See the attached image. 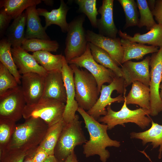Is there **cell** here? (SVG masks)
Segmentation results:
<instances>
[{
	"label": "cell",
	"mask_w": 162,
	"mask_h": 162,
	"mask_svg": "<svg viewBox=\"0 0 162 162\" xmlns=\"http://www.w3.org/2000/svg\"><path fill=\"white\" fill-rule=\"evenodd\" d=\"M74 73L75 98L79 107L90 110L98 98L100 93L93 76L86 69H80L74 64H69Z\"/></svg>",
	"instance_id": "cell-3"
},
{
	"label": "cell",
	"mask_w": 162,
	"mask_h": 162,
	"mask_svg": "<svg viewBox=\"0 0 162 162\" xmlns=\"http://www.w3.org/2000/svg\"><path fill=\"white\" fill-rule=\"evenodd\" d=\"M12 19L11 17L8 15L3 8L0 11V35L2 37L9 27L10 23Z\"/></svg>",
	"instance_id": "cell-39"
},
{
	"label": "cell",
	"mask_w": 162,
	"mask_h": 162,
	"mask_svg": "<svg viewBox=\"0 0 162 162\" xmlns=\"http://www.w3.org/2000/svg\"><path fill=\"white\" fill-rule=\"evenodd\" d=\"M49 155L39 146L27 151L26 158L32 162H44Z\"/></svg>",
	"instance_id": "cell-38"
},
{
	"label": "cell",
	"mask_w": 162,
	"mask_h": 162,
	"mask_svg": "<svg viewBox=\"0 0 162 162\" xmlns=\"http://www.w3.org/2000/svg\"><path fill=\"white\" fill-rule=\"evenodd\" d=\"M49 128L40 118H30L18 124L7 148L27 152L39 145Z\"/></svg>",
	"instance_id": "cell-2"
},
{
	"label": "cell",
	"mask_w": 162,
	"mask_h": 162,
	"mask_svg": "<svg viewBox=\"0 0 162 162\" xmlns=\"http://www.w3.org/2000/svg\"><path fill=\"white\" fill-rule=\"evenodd\" d=\"M44 162H59L54 155H49Z\"/></svg>",
	"instance_id": "cell-42"
},
{
	"label": "cell",
	"mask_w": 162,
	"mask_h": 162,
	"mask_svg": "<svg viewBox=\"0 0 162 162\" xmlns=\"http://www.w3.org/2000/svg\"><path fill=\"white\" fill-rule=\"evenodd\" d=\"M81 121L76 114L74 119L63 128L54 149V155L59 162H64L74 152L75 148L87 141L82 128Z\"/></svg>",
	"instance_id": "cell-4"
},
{
	"label": "cell",
	"mask_w": 162,
	"mask_h": 162,
	"mask_svg": "<svg viewBox=\"0 0 162 162\" xmlns=\"http://www.w3.org/2000/svg\"><path fill=\"white\" fill-rule=\"evenodd\" d=\"M126 91L124 78L116 75L109 85L101 86L99 97L94 106L86 112L98 121L101 116L106 114V106L115 102H124V97L122 94H125Z\"/></svg>",
	"instance_id": "cell-7"
},
{
	"label": "cell",
	"mask_w": 162,
	"mask_h": 162,
	"mask_svg": "<svg viewBox=\"0 0 162 162\" xmlns=\"http://www.w3.org/2000/svg\"><path fill=\"white\" fill-rule=\"evenodd\" d=\"M21 47L28 52L39 51L56 52L59 47V44L56 40L32 38L26 39Z\"/></svg>",
	"instance_id": "cell-31"
},
{
	"label": "cell",
	"mask_w": 162,
	"mask_h": 162,
	"mask_svg": "<svg viewBox=\"0 0 162 162\" xmlns=\"http://www.w3.org/2000/svg\"><path fill=\"white\" fill-rule=\"evenodd\" d=\"M40 0H2L0 8H3L7 14L14 19L21 14L28 7L41 3Z\"/></svg>",
	"instance_id": "cell-28"
},
{
	"label": "cell",
	"mask_w": 162,
	"mask_h": 162,
	"mask_svg": "<svg viewBox=\"0 0 162 162\" xmlns=\"http://www.w3.org/2000/svg\"><path fill=\"white\" fill-rule=\"evenodd\" d=\"M75 2L79 6V11L86 15L92 26L97 28V16L99 13L96 8L97 0H76Z\"/></svg>",
	"instance_id": "cell-35"
},
{
	"label": "cell",
	"mask_w": 162,
	"mask_h": 162,
	"mask_svg": "<svg viewBox=\"0 0 162 162\" xmlns=\"http://www.w3.org/2000/svg\"><path fill=\"white\" fill-rule=\"evenodd\" d=\"M88 42L91 43L101 48L110 56L114 62L118 66L122 65L124 56V51L119 38H112L106 37L94 32L86 31Z\"/></svg>",
	"instance_id": "cell-14"
},
{
	"label": "cell",
	"mask_w": 162,
	"mask_h": 162,
	"mask_svg": "<svg viewBox=\"0 0 162 162\" xmlns=\"http://www.w3.org/2000/svg\"><path fill=\"white\" fill-rule=\"evenodd\" d=\"M85 16L80 15L69 23L64 50L65 57L68 63L82 55L85 52L88 42L86 33L83 27Z\"/></svg>",
	"instance_id": "cell-8"
},
{
	"label": "cell",
	"mask_w": 162,
	"mask_h": 162,
	"mask_svg": "<svg viewBox=\"0 0 162 162\" xmlns=\"http://www.w3.org/2000/svg\"><path fill=\"white\" fill-rule=\"evenodd\" d=\"M77 111L84 120L85 127L89 135V139L83 145V153L86 158L98 155L102 162H106L110 157L108 147H119L120 142L111 139L109 136L107 125L101 124L89 115L85 110L78 107Z\"/></svg>",
	"instance_id": "cell-1"
},
{
	"label": "cell",
	"mask_w": 162,
	"mask_h": 162,
	"mask_svg": "<svg viewBox=\"0 0 162 162\" xmlns=\"http://www.w3.org/2000/svg\"><path fill=\"white\" fill-rule=\"evenodd\" d=\"M106 109V114L101 116L98 120L106 124L108 130H111L118 125L124 127V124L128 122L135 123L142 129H144L149 125L152 120L146 116L149 115L150 110L141 108L131 110L127 107L125 100L119 111H113L110 105H108Z\"/></svg>",
	"instance_id": "cell-5"
},
{
	"label": "cell",
	"mask_w": 162,
	"mask_h": 162,
	"mask_svg": "<svg viewBox=\"0 0 162 162\" xmlns=\"http://www.w3.org/2000/svg\"><path fill=\"white\" fill-rule=\"evenodd\" d=\"M38 63L47 71H62L63 67L62 54L53 55L46 51H39L32 54Z\"/></svg>",
	"instance_id": "cell-26"
},
{
	"label": "cell",
	"mask_w": 162,
	"mask_h": 162,
	"mask_svg": "<svg viewBox=\"0 0 162 162\" xmlns=\"http://www.w3.org/2000/svg\"><path fill=\"white\" fill-rule=\"evenodd\" d=\"M11 44L7 39L0 41V61L15 77L19 85L21 83V76L19 74L14 60L11 51Z\"/></svg>",
	"instance_id": "cell-29"
},
{
	"label": "cell",
	"mask_w": 162,
	"mask_h": 162,
	"mask_svg": "<svg viewBox=\"0 0 162 162\" xmlns=\"http://www.w3.org/2000/svg\"><path fill=\"white\" fill-rule=\"evenodd\" d=\"M161 112H162V111Z\"/></svg>",
	"instance_id": "cell-46"
},
{
	"label": "cell",
	"mask_w": 162,
	"mask_h": 162,
	"mask_svg": "<svg viewBox=\"0 0 162 162\" xmlns=\"http://www.w3.org/2000/svg\"><path fill=\"white\" fill-rule=\"evenodd\" d=\"M152 126L148 130L142 132H132L130 134L131 138L142 140L143 145L148 142H151L152 148L160 146L158 158L160 159L162 154V125L154 123L152 120Z\"/></svg>",
	"instance_id": "cell-24"
},
{
	"label": "cell",
	"mask_w": 162,
	"mask_h": 162,
	"mask_svg": "<svg viewBox=\"0 0 162 162\" xmlns=\"http://www.w3.org/2000/svg\"><path fill=\"white\" fill-rule=\"evenodd\" d=\"M27 152L6 148L0 152V162H24Z\"/></svg>",
	"instance_id": "cell-37"
},
{
	"label": "cell",
	"mask_w": 162,
	"mask_h": 162,
	"mask_svg": "<svg viewBox=\"0 0 162 162\" xmlns=\"http://www.w3.org/2000/svg\"><path fill=\"white\" fill-rule=\"evenodd\" d=\"M26 104L21 86L8 91L0 96V118L18 121Z\"/></svg>",
	"instance_id": "cell-10"
},
{
	"label": "cell",
	"mask_w": 162,
	"mask_h": 162,
	"mask_svg": "<svg viewBox=\"0 0 162 162\" xmlns=\"http://www.w3.org/2000/svg\"><path fill=\"white\" fill-rule=\"evenodd\" d=\"M151 67L149 84L150 113L155 116L162 111V101L160 96L159 89L162 82V46L157 52L152 53L150 57Z\"/></svg>",
	"instance_id": "cell-9"
},
{
	"label": "cell",
	"mask_w": 162,
	"mask_h": 162,
	"mask_svg": "<svg viewBox=\"0 0 162 162\" xmlns=\"http://www.w3.org/2000/svg\"><path fill=\"white\" fill-rule=\"evenodd\" d=\"M65 104L54 99L42 98L35 104H26L22 117L25 119L40 118L49 127L63 120Z\"/></svg>",
	"instance_id": "cell-6"
},
{
	"label": "cell",
	"mask_w": 162,
	"mask_h": 162,
	"mask_svg": "<svg viewBox=\"0 0 162 162\" xmlns=\"http://www.w3.org/2000/svg\"><path fill=\"white\" fill-rule=\"evenodd\" d=\"M69 8L63 0L60 1L59 7L49 12L46 9L41 8L37 9L39 16L44 17L45 30L52 24H55L60 28L63 33L67 32L69 27V23L66 21V15Z\"/></svg>",
	"instance_id": "cell-19"
},
{
	"label": "cell",
	"mask_w": 162,
	"mask_h": 162,
	"mask_svg": "<svg viewBox=\"0 0 162 162\" xmlns=\"http://www.w3.org/2000/svg\"><path fill=\"white\" fill-rule=\"evenodd\" d=\"M160 99L162 101V83H161L160 86Z\"/></svg>",
	"instance_id": "cell-44"
},
{
	"label": "cell",
	"mask_w": 162,
	"mask_h": 162,
	"mask_svg": "<svg viewBox=\"0 0 162 162\" xmlns=\"http://www.w3.org/2000/svg\"><path fill=\"white\" fill-rule=\"evenodd\" d=\"M124 100L127 105L136 104L140 108L150 110L149 87L139 81L133 82L131 90L127 95L124 96Z\"/></svg>",
	"instance_id": "cell-22"
},
{
	"label": "cell",
	"mask_w": 162,
	"mask_h": 162,
	"mask_svg": "<svg viewBox=\"0 0 162 162\" xmlns=\"http://www.w3.org/2000/svg\"><path fill=\"white\" fill-rule=\"evenodd\" d=\"M24 162H32L29 159L25 157Z\"/></svg>",
	"instance_id": "cell-45"
},
{
	"label": "cell",
	"mask_w": 162,
	"mask_h": 162,
	"mask_svg": "<svg viewBox=\"0 0 162 162\" xmlns=\"http://www.w3.org/2000/svg\"><path fill=\"white\" fill-rule=\"evenodd\" d=\"M36 5L30 6L26 10V39L38 38L51 40L44 27L42 26Z\"/></svg>",
	"instance_id": "cell-20"
},
{
	"label": "cell",
	"mask_w": 162,
	"mask_h": 162,
	"mask_svg": "<svg viewBox=\"0 0 162 162\" xmlns=\"http://www.w3.org/2000/svg\"><path fill=\"white\" fill-rule=\"evenodd\" d=\"M121 42L124 51L122 64L132 59L137 60L142 59L145 55L150 53L157 52L159 50L158 47L147 46L131 42L126 39L121 38Z\"/></svg>",
	"instance_id": "cell-21"
},
{
	"label": "cell",
	"mask_w": 162,
	"mask_h": 162,
	"mask_svg": "<svg viewBox=\"0 0 162 162\" xmlns=\"http://www.w3.org/2000/svg\"><path fill=\"white\" fill-rule=\"evenodd\" d=\"M113 0H103L98 12L101 17L97 20V28L99 34L112 38H115L118 30L113 19Z\"/></svg>",
	"instance_id": "cell-18"
},
{
	"label": "cell",
	"mask_w": 162,
	"mask_h": 162,
	"mask_svg": "<svg viewBox=\"0 0 162 162\" xmlns=\"http://www.w3.org/2000/svg\"><path fill=\"white\" fill-rule=\"evenodd\" d=\"M19 86L15 77L8 70L0 63V96Z\"/></svg>",
	"instance_id": "cell-36"
},
{
	"label": "cell",
	"mask_w": 162,
	"mask_h": 162,
	"mask_svg": "<svg viewBox=\"0 0 162 162\" xmlns=\"http://www.w3.org/2000/svg\"><path fill=\"white\" fill-rule=\"evenodd\" d=\"M26 20V14L23 12L14 19L7 30L6 39L13 48L21 47L26 39L25 29Z\"/></svg>",
	"instance_id": "cell-25"
},
{
	"label": "cell",
	"mask_w": 162,
	"mask_h": 162,
	"mask_svg": "<svg viewBox=\"0 0 162 162\" xmlns=\"http://www.w3.org/2000/svg\"><path fill=\"white\" fill-rule=\"evenodd\" d=\"M21 88L26 104L38 102L43 96L44 87V76L35 73L21 76Z\"/></svg>",
	"instance_id": "cell-15"
},
{
	"label": "cell",
	"mask_w": 162,
	"mask_h": 162,
	"mask_svg": "<svg viewBox=\"0 0 162 162\" xmlns=\"http://www.w3.org/2000/svg\"><path fill=\"white\" fill-rule=\"evenodd\" d=\"M66 125L63 120L49 127L39 146L49 155H54V149L60 134Z\"/></svg>",
	"instance_id": "cell-27"
},
{
	"label": "cell",
	"mask_w": 162,
	"mask_h": 162,
	"mask_svg": "<svg viewBox=\"0 0 162 162\" xmlns=\"http://www.w3.org/2000/svg\"><path fill=\"white\" fill-rule=\"evenodd\" d=\"M44 77L42 98L54 99L66 104V94L62 71H47Z\"/></svg>",
	"instance_id": "cell-16"
},
{
	"label": "cell",
	"mask_w": 162,
	"mask_h": 162,
	"mask_svg": "<svg viewBox=\"0 0 162 162\" xmlns=\"http://www.w3.org/2000/svg\"><path fill=\"white\" fill-rule=\"evenodd\" d=\"M68 63L84 68L89 72L95 79L100 93L101 86L106 82L111 83L116 75L112 70L96 62L92 55L88 42L85 52L80 57L72 59Z\"/></svg>",
	"instance_id": "cell-11"
},
{
	"label": "cell",
	"mask_w": 162,
	"mask_h": 162,
	"mask_svg": "<svg viewBox=\"0 0 162 162\" xmlns=\"http://www.w3.org/2000/svg\"><path fill=\"white\" fill-rule=\"evenodd\" d=\"M118 34L121 38L127 39L132 42L145 44H148L156 47L162 46V25L157 24L148 32L141 34L135 33L131 37L125 32L118 30Z\"/></svg>",
	"instance_id": "cell-23"
},
{
	"label": "cell",
	"mask_w": 162,
	"mask_h": 162,
	"mask_svg": "<svg viewBox=\"0 0 162 162\" xmlns=\"http://www.w3.org/2000/svg\"><path fill=\"white\" fill-rule=\"evenodd\" d=\"M46 5L49 6H52L53 3V2L51 0H42Z\"/></svg>",
	"instance_id": "cell-43"
},
{
	"label": "cell",
	"mask_w": 162,
	"mask_h": 162,
	"mask_svg": "<svg viewBox=\"0 0 162 162\" xmlns=\"http://www.w3.org/2000/svg\"><path fill=\"white\" fill-rule=\"evenodd\" d=\"M88 43L92 55L96 62L105 68L112 70L117 76L122 77L121 68L114 62L109 54L101 48Z\"/></svg>",
	"instance_id": "cell-30"
},
{
	"label": "cell",
	"mask_w": 162,
	"mask_h": 162,
	"mask_svg": "<svg viewBox=\"0 0 162 162\" xmlns=\"http://www.w3.org/2000/svg\"><path fill=\"white\" fill-rule=\"evenodd\" d=\"M150 57L147 56L142 61L134 62L127 61L121 65L122 77L125 88L135 81H140L149 86L150 74L149 70Z\"/></svg>",
	"instance_id": "cell-13"
},
{
	"label": "cell",
	"mask_w": 162,
	"mask_h": 162,
	"mask_svg": "<svg viewBox=\"0 0 162 162\" xmlns=\"http://www.w3.org/2000/svg\"><path fill=\"white\" fill-rule=\"evenodd\" d=\"M136 3L140 15L138 26L142 28L146 26L150 31L157 24L154 20L152 13L146 0H137Z\"/></svg>",
	"instance_id": "cell-33"
},
{
	"label": "cell",
	"mask_w": 162,
	"mask_h": 162,
	"mask_svg": "<svg viewBox=\"0 0 162 162\" xmlns=\"http://www.w3.org/2000/svg\"><path fill=\"white\" fill-rule=\"evenodd\" d=\"M11 51L15 64L20 74L29 73H38L45 76L47 71L31 55L21 47H12Z\"/></svg>",
	"instance_id": "cell-17"
},
{
	"label": "cell",
	"mask_w": 162,
	"mask_h": 162,
	"mask_svg": "<svg viewBox=\"0 0 162 162\" xmlns=\"http://www.w3.org/2000/svg\"><path fill=\"white\" fill-rule=\"evenodd\" d=\"M62 62V73L67 97L63 120L67 124L74 119L76 114V112L77 111L79 106L75 98V91L73 71L69 65L65 56H63Z\"/></svg>",
	"instance_id": "cell-12"
},
{
	"label": "cell",
	"mask_w": 162,
	"mask_h": 162,
	"mask_svg": "<svg viewBox=\"0 0 162 162\" xmlns=\"http://www.w3.org/2000/svg\"><path fill=\"white\" fill-rule=\"evenodd\" d=\"M152 14L158 24L162 25V0H156Z\"/></svg>",
	"instance_id": "cell-40"
},
{
	"label": "cell",
	"mask_w": 162,
	"mask_h": 162,
	"mask_svg": "<svg viewBox=\"0 0 162 162\" xmlns=\"http://www.w3.org/2000/svg\"><path fill=\"white\" fill-rule=\"evenodd\" d=\"M121 5L125 16V29L138 26L139 19L136 3L134 0H118Z\"/></svg>",
	"instance_id": "cell-32"
},
{
	"label": "cell",
	"mask_w": 162,
	"mask_h": 162,
	"mask_svg": "<svg viewBox=\"0 0 162 162\" xmlns=\"http://www.w3.org/2000/svg\"><path fill=\"white\" fill-rule=\"evenodd\" d=\"M16 125L13 120L0 118V152L7 148Z\"/></svg>",
	"instance_id": "cell-34"
},
{
	"label": "cell",
	"mask_w": 162,
	"mask_h": 162,
	"mask_svg": "<svg viewBox=\"0 0 162 162\" xmlns=\"http://www.w3.org/2000/svg\"><path fill=\"white\" fill-rule=\"evenodd\" d=\"M64 162H79L74 152L70 155Z\"/></svg>",
	"instance_id": "cell-41"
}]
</instances>
